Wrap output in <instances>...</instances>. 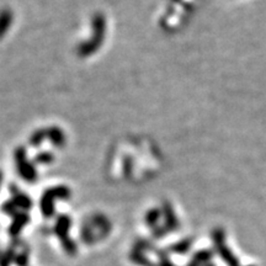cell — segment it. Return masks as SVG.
Segmentation results:
<instances>
[{
    "label": "cell",
    "instance_id": "1",
    "mask_svg": "<svg viewBox=\"0 0 266 266\" xmlns=\"http://www.w3.org/2000/svg\"><path fill=\"white\" fill-rule=\"evenodd\" d=\"M213 240L214 244H216L217 252H218L219 257H221L223 262H224L228 266H239V260H238L237 257H235V255L233 254L224 244H223V237L219 234V233L214 234Z\"/></svg>",
    "mask_w": 266,
    "mask_h": 266
},
{
    "label": "cell",
    "instance_id": "2",
    "mask_svg": "<svg viewBox=\"0 0 266 266\" xmlns=\"http://www.w3.org/2000/svg\"><path fill=\"white\" fill-rule=\"evenodd\" d=\"M130 260L137 266H156L153 262L149 259L148 257H146V254L138 250H133L130 254Z\"/></svg>",
    "mask_w": 266,
    "mask_h": 266
},
{
    "label": "cell",
    "instance_id": "3",
    "mask_svg": "<svg viewBox=\"0 0 266 266\" xmlns=\"http://www.w3.org/2000/svg\"><path fill=\"white\" fill-rule=\"evenodd\" d=\"M70 229V221L65 217L59 218V221L55 224V234L58 235V238H60L62 240L67 239L68 238V232Z\"/></svg>",
    "mask_w": 266,
    "mask_h": 266
},
{
    "label": "cell",
    "instance_id": "4",
    "mask_svg": "<svg viewBox=\"0 0 266 266\" xmlns=\"http://www.w3.org/2000/svg\"><path fill=\"white\" fill-rule=\"evenodd\" d=\"M212 258H213V253H212L211 250L202 249L199 250L197 253H195L194 257H192V260L200 265H206L209 264V263H212Z\"/></svg>",
    "mask_w": 266,
    "mask_h": 266
},
{
    "label": "cell",
    "instance_id": "5",
    "mask_svg": "<svg viewBox=\"0 0 266 266\" xmlns=\"http://www.w3.org/2000/svg\"><path fill=\"white\" fill-rule=\"evenodd\" d=\"M26 222H27V218H26V216H24V214H20V216L15 217L14 221H12L11 225H10V228H9L10 234H11L12 237H16V235L21 232L22 227L26 224Z\"/></svg>",
    "mask_w": 266,
    "mask_h": 266
},
{
    "label": "cell",
    "instance_id": "6",
    "mask_svg": "<svg viewBox=\"0 0 266 266\" xmlns=\"http://www.w3.org/2000/svg\"><path fill=\"white\" fill-rule=\"evenodd\" d=\"M192 240L191 239H184L180 242L175 243L170 247V252L174 254H186L190 249H191Z\"/></svg>",
    "mask_w": 266,
    "mask_h": 266
},
{
    "label": "cell",
    "instance_id": "7",
    "mask_svg": "<svg viewBox=\"0 0 266 266\" xmlns=\"http://www.w3.org/2000/svg\"><path fill=\"white\" fill-rule=\"evenodd\" d=\"M10 24H11V12H9L7 10L0 12V37L4 36Z\"/></svg>",
    "mask_w": 266,
    "mask_h": 266
},
{
    "label": "cell",
    "instance_id": "8",
    "mask_svg": "<svg viewBox=\"0 0 266 266\" xmlns=\"http://www.w3.org/2000/svg\"><path fill=\"white\" fill-rule=\"evenodd\" d=\"M62 247H63V249H64V252L67 253L68 255H75V254H77V244H75V243L73 242L72 239H69V238H67V239L63 240Z\"/></svg>",
    "mask_w": 266,
    "mask_h": 266
},
{
    "label": "cell",
    "instance_id": "9",
    "mask_svg": "<svg viewBox=\"0 0 266 266\" xmlns=\"http://www.w3.org/2000/svg\"><path fill=\"white\" fill-rule=\"evenodd\" d=\"M29 262H30L29 253L25 250V252H21L19 253V254H16L14 264L16 266H29Z\"/></svg>",
    "mask_w": 266,
    "mask_h": 266
},
{
    "label": "cell",
    "instance_id": "10",
    "mask_svg": "<svg viewBox=\"0 0 266 266\" xmlns=\"http://www.w3.org/2000/svg\"><path fill=\"white\" fill-rule=\"evenodd\" d=\"M158 266H176L170 260V258L165 254V253H159V262Z\"/></svg>",
    "mask_w": 266,
    "mask_h": 266
},
{
    "label": "cell",
    "instance_id": "11",
    "mask_svg": "<svg viewBox=\"0 0 266 266\" xmlns=\"http://www.w3.org/2000/svg\"><path fill=\"white\" fill-rule=\"evenodd\" d=\"M186 266H202V265H200V264H197V263L196 262H194V260H190V262L189 263H187V264H186Z\"/></svg>",
    "mask_w": 266,
    "mask_h": 266
},
{
    "label": "cell",
    "instance_id": "12",
    "mask_svg": "<svg viewBox=\"0 0 266 266\" xmlns=\"http://www.w3.org/2000/svg\"><path fill=\"white\" fill-rule=\"evenodd\" d=\"M202 266H216L213 264V263H209V264H206V265H202Z\"/></svg>",
    "mask_w": 266,
    "mask_h": 266
},
{
    "label": "cell",
    "instance_id": "13",
    "mask_svg": "<svg viewBox=\"0 0 266 266\" xmlns=\"http://www.w3.org/2000/svg\"><path fill=\"white\" fill-rule=\"evenodd\" d=\"M248 266H254V265H248Z\"/></svg>",
    "mask_w": 266,
    "mask_h": 266
}]
</instances>
